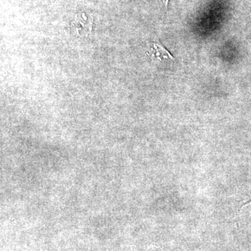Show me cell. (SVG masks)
Here are the masks:
<instances>
[{"instance_id": "cell-3", "label": "cell", "mask_w": 251, "mask_h": 251, "mask_svg": "<svg viewBox=\"0 0 251 251\" xmlns=\"http://www.w3.org/2000/svg\"><path fill=\"white\" fill-rule=\"evenodd\" d=\"M168 1H169V0H162V1H163V4H164L165 7L166 8L168 6Z\"/></svg>"}, {"instance_id": "cell-1", "label": "cell", "mask_w": 251, "mask_h": 251, "mask_svg": "<svg viewBox=\"0 0 251 251\" xmlns=\"http://www.w3.org/2000/svg\"><path fill=\"white\" fill-rule=\"evenodd\" d=\"M93 16L88 11H79L72 21V27L77 36L86 37L92 32Z\"/></svg>"}, {"instance_id": "cell-2", "label": "cell", "mask_w": 251, "mask_h": 251, "mask_svg": "<svg viewBox=\"0 0 251 251\" xmlns=\"http://www.w3.org/2000/svg\"><path fill=\"white\" fill-rule=\"evenodd\" d=\"M150 57L154 60L158 61L173 58L169 52L165 49L158 41L153 43L150 52Z\"/></svg>"}]
</instances>
